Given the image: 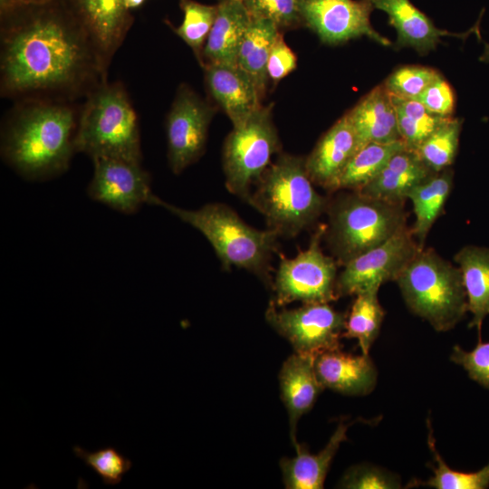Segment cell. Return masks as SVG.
I'll return each instance as SVG.
<instances>
[{"label": "cell", "instance_id": "e0dca14e", "mask_svg": "<svg viewBox=\"0 0 489 489\" xmlns=\"http://www.w3.org/2000/svg\"><path fill=\"white\" fill-rule=\"evenodd\" d=\"M207 91L233 127L243 124L261 107L252 79L238 66L209 63L203 66Z\"/></svg>", "mask_w": 489, "mask_h": 489}, {"label": "cell", "instance_id": "7c38bea8", "mask_svg": "<svg viewBox=\"0 0 489 489\" xmlns=\"http://www.w3.org/2000/svg\"><path fill=\"white\" fill-rule=\"evenodd\" d=\"M215 109L188 86L181 85L167 118L168 164L180 174L205 151L209 124Z\"/></svg>", "mask_w": 489, "mask_h": 489}, {"label": "cell", "instance_id": "6da1fadb", "mask_svg": "<svg viewBox=\"0 0 489 489\" xmlns=\"http://www.w3.org/2000/svg\"><path fill=\"white\" fill-rule=\"evenodd\" d=\"M1 85L9 95L77 92L104 80L92 46L63 0L2 13Z\"/></svg>", "mask_w": 489, "mask_h": 489}, {"label": "cell", "instance_id": "b9f144b4", "mask_svg": "<svg viewBox=\"0 0 489 489\" xmlns=\"http://www.w3.org/2000/svg\"><path fill=\"white\" fill-rule=\"evenodd\" d=\"M145 0H123L125 7L129 10L140 6Z\"/></svg>", "mask_w": 489, "mask_h": 489}, {"label": "cell", "instance_id": "277c9868", "mask_svg": "<svg viewBox=\"0 0 489 489\" xmlns=\"http://www.w3.org/2000/svg\"><path fill=\"white\" fill-rule=\"evenodd\" d=\"M247 201L279 236L294 237L327 209L306 169L305 158L283 153L265 170Z\"/></svg>", "mask_w": 489, "mask_h": 489}, {"label": "cell", "instance_id": "9c48e42d", "mask_svg": "<svg viewBox=\"0 0 489 489\" xmlns=\"http://www.w3.org/2000/svg\"><path fill=\"white\" fill-rule=\"evenodd\" d=\"M325 230L326 225H320L305 250L293 258H282L273 284L277 307L292 302L329 303L338 298V264L321 247Z\"/></svg>", "mask_w": 489, "mask_h": 489}, {"label": "cell", "instance_id": "83f0119b", "mask_svg": "<svg viewBox=\"0 0 489 489\" xmlns=\"http://www.w3.org/2000/svg\"><path fill=\"white\" fill-rule=\"evenodd\" d=\"M405 144L402 140L389 143L369 142L361 147L350 160L333 191H360L381 171L388 159Z\"/></svg>", "mask_w": 489, "mask_h": 489}, {"label": "cell", "instance_id": "d590c367", "mask_svg": "<svg viewBox=\"0 0 489 489\" xmlns=\"http://www.w3.org/2000/svg\"><path fill=\"white\" fill-rule=\"evenodd\" d=\"M439 74L429 67L407 65L396 69L383 85L391 95L416 100Z\"/></svg>", "mask_w": 489, "mask_h": 489}, {"label": "cell", "instance_id": "484cf974", "mask_svg": "<svg viewBox=\"0 0 489 489\" xmlns=\"http://www.w3.org/2000/svg\"><path fill=\"white\" fill-rule=\"evenodd\" d=\"M453 177L449 168L436 172L408 193V199L413 205L416 216L411 231L419 249L425 247L427 236L442 213L453 187Z\"/></svg>", "mask_w": 489, "mask_h": 489}, {"label": "cell", "instance_id": "ab89813d", "mask_svg": "<svg viewBox=\"0 0 489 489\" xmlns=\"http://www.w3.org/2000/svg\"><path fill=\"white\" fill-rule=\"evenodd\" d=\"M296 64L295 53L286 44L283 34L280 33L268 58L267 73L269 79L279 82L292 72L296 68Z\"/></svg>", "mask_w": 489, "mask_h": 489}, {"label": "cell", "instance_id": "52a82bcc", "mask_svg": "<svg viewBox=\"0 0 489 489\" xmlns=\"http://www.w3.org/2000/svg\"><path fill=\"white\" fill-rule=\"evenodd\" d=\"M75 150L96 158L141 162L136 111L120 83H101L83 107L74 139Z\"/></svg>", "mask_w": 489, "mask_h": 489}, {"label": "cell", "instance_id": "ffe728a7", "mask_svg": "<svg viewBox=\"0 0 489 489\" xmlns=\"http://www.w3.org/2000/svg\"><path fill=\"white\" fill-rule=\"evenodd\" d=\"M374 8L385 12L397 31L396 47H410L427 54L440 43L442 36L465 38L468 33L454 34L437 28L432 20L410 0H370Z\"/></svg>", "mask_w": 489, "mask_h": 489}, {"label": "cell", "instance_id": "8992f818", "mask_svg": "<svg viewBox=\"0 0 489 489\" xmlns=\"http://www.w3.org/2000/svg\"><path fill=\"white\" fill-rule=\"evenodd\" d=\"M324 237L337 264H346L407 227L404 204L351 191L328 204Z\"/></svg>", "mask_w": 489, "mask_h": 489}, {"label": "cell", "instance_id": "2e32d148", "mask_svg": "<svg viewBox=\"0 0 489 489\" xmlns=\"http://www.w3.org/2000/svg\"><path fill=\"white\" fill-rule=\"evenodd\" d=\"M360 149L355 129L345 113L305 158L306 169L313 184L333 192L344 168Z\"/></svg>", "mask_w": 489, "mask_h": 489}, {"label": "cell", "instance_id": "4dcf8cb0", "mask_svg": "<svg viewBox=\"0 0 489 489\" xmlns=\"http://www.w3.org/2000/svg\"><path fill=\"white\" fill-rule=\"evenodd\" d=\"M462 120L450 117L416 150L422 161L434 172L448 168L457 153Z\"/></svg>", "mask_w": 489, "mask_h": 489}, {"label": "cell", "instance_id": "30bf717a", "mask_svg": "<svg viewBox=\"0 0 489 489\" xmlns=\"http://www.w3.org/2000/svg\"><path fill=\"white\" fill-rule=\"evenodd\" d=\"M347 315L329 303H305L295 309H279L271 302L267 322L292 345L295 352L318 355L340 349Z\"/></svg>", "mask_w": 489, "mask_h": 489}, {"label": "cell", "instance_id": "74e56055", "mask_svg": "<svg viewBox=\"0 0 489 489\" xmlns=\"http://www.w3.org/2000/svg\"><path fill=\"white\" fill-rule=\"evenodd\" d=\"M450 360L462 366L470 379L489 389V341L480 340L471 351L454 346Z\"/></svg>", "mask_w": 489, "mask_h": 489}, {"label": "cell", "instance_id": "60d3db41", "mask_svg": "<svg viewBox=\"0 0 489 489\" xmlns=\"http://www.w3.org/2000/svg\"><path fill=\"white\" fill-rule=\"evenodd\" d=\"M53 1L56 0H0V11L2 14L21 7L46 5Z\"/></svg>", "mask_w": 489, "mask_h": 489}, {"label": "cell", "instance_id": "603a6c76", "mask_svg": "<svg viewBox=\"0 0 489 489\" xmlns=\"http://www.w3.org/2000/svg\"><path fill=\"white\" fill-rule=\"evenodd\" d=\"M360 148L369 142L401 140L391 95L383 84L375 87L347 112Z\"/></svg>", "mask_w": 489, "mask_h": 489}, {"label": "cell", "instance_id": "f546056e", "mask_svg": "<svg viewBox=\"0 0 489 489\" xmlns=\"http://www.w3.org/2000/svg\"><path fill=\"white\" fill-rule=\"evenodd\" d=\"M391 99L397 113L400 139L407 149L414 151L450 118L432 113L416 100L394 95H391Z\"/></svg>", "mask_w": 489, "mask_h": 489}, {"label": "cell", "instance_id": "7bdbcfd3", "mask_svg": "<svg viewBox=\"0 0 489 489\" xmlns=\"http://www.w3.org/2000/svg\"><path fill=\"white\" fill-rule=\"evenodd\" d=\"M479 60L484 62H489V43H484V49Z\"/></svg>", "mask_w": 489, "mask_h": 489}, {"label": "cell", "instance_id": "4316f807", "mask_svg": "<svg viewBox=\"0 0 489 489\" xmlns=\"http://www.w3.org/2000/svg\"><path fill=\"white\" fill-rule=\"evenodd\" d=\"M279 34V28L273 22L251 18L238 51L236 65L252 79L261 99L265 94L269 79L268 58Z\"/></svg>", "mask_w": 489, "mask_h": 489}, {"label": "cell", "instance_id": "44dd1931", "mask_svg": "<svg viewBox=\"0 0 489 489\" xmlns=\"http://www.w3.org/2000/svg\"><path fill=\"white\" fill-rule=\"evenodd\" d=\"M434 173L416 151L404 147L370 183L357 192L393 204H405L408 193Z\"/></svg>", "mask_w": 489, "mask_h": 489}, {"label": "cell", "instance_id": "d6a6232c", "mask_svg": "<svg viewBox=\"0 0 489 489\" xmlns=\"http://www.w3.org/2000/svg\"><path fill=\"white\" fill-rule=\"evenodd\" d=\"M428 422L427 443L436 466L425 484L436 489H485L489 487V463L475 473H464L451 469L440 456L436 447L431 425Z\"/></svg>", "mask_w": 489, "mask_h": 489}, {"label": "cell", "instance_id": "5bb4252c", "mask_svg": "<svg viewBox=\"0 0 489 489\" xmlns=\"http://www.w3.org/2000/svg\"><path fill=\"white\" fill-rule=\"evenodd\" d=\"M94 174L88 187L95 201L121 212L133 214L155 196L150 177L140 162L120 158H93Z\"/></svg>", "mask_w": 489, "mask_h": 489}, {"label": "cell", "instance_id": "d4e9b609", "mask_svg": "<svg viewBox=\"0 0 489 489\" xmlns=\"http://www.w3.org/2000/svg\"><path fill=\"white\" fill-rule=\"evenodd\" d=\"M461 270L468 311L473 319L469 327L481 331L484 319L489 315V248L466 245L454 256Z\"/></svg>", "mask_w": 489, "mask_h": 489}, {"label": "cell", "instance_id": "d6986e66", "mask_svg": "<svg viewBox=\"0 0 489 489\" xmlns=\"http://www.w3.org/2000/svg\"><path fill=\"white\" fill-rule=\"evenodd\" d=\"M314 360V355L295 352L283 362L280 370L281 398L287 409L292 444L297 442L299 419L311 410L324 389L318 379Z\"/></svg>", "mask_w": 489, "mask_h": 489}, {"label": "cell", "instance_id": "5b68a950", "mask_svg": "<svg viewBox=\"0 0 489 489\" xmlns=\"http://www.w3.org/2000/svg\"><path fill=\"white\" fill-rule=\"evenodd\" d=\"M395 282L409 310L436 331H450L468 312L460 268L432 248L419 249Z\"/></svg>", "mask_w": 489, "mask_h": 489}, {"label": "cell", "instance_id": "1f68e13d", "mask_svg": "<svg viewBox=\"0 0 489 489\" xmlns=\"http://www.w3.org/2000/svg\"><path fill=\"white\" fill-rule=\"evenodd\" d=\"M179 6L184 14L183 21L173 30L192 49L201 64L202 52L216 16L217 5L179 0Z\"/></svg>", "mask_w": 489, "mask_h": 489}, {"label": "cell", "instance_id": "836d02e7", "mask_svg": "<svg viewBox=\"0 0 489 489\" xmlns=\"http://www.w3.org/2000/svg\"><path fill=\"white\" fill-rule=\"evenodd\" d=\"M72 451L107 485L120 484L132 467L131 460L113 446H103L95 451L74 446Z\"/></svg>", "mask_w": 489, "mask_h": 489}, {"label": "cell", "instance_id": "8fae6325", "mask_svg": "<svg viewBox=\"0 0 489 489\" xmlns=\"http://www.w3.org/2000/svg\"><path fill=\"white\" fill-rule=\"evenodd\" d=\"M418 250L411 228H403L343 265L336 282L338 297L379 290L381 284L396 281Z\"/></svg>", "mask_w": 489, "mask_h": 489}, {"label": "cell", "instance_id": "7a4b0ae2", "mask_svg": "<svg viewBox=\"0 0 489 489\" xmlns=\"http://www.w3.org/2000/svg\"><path fill=\"white\" fill-rule=\"evenodd\" d=\"M74 120L73 110L65 105H29L14 116L5 132V159L30 178L62 172L75 150Z\"/></svg>", "mask_w": 489, "mask_h": 489}, {"label": "cell", "instance_id": "cb8c5ba5", "mask_svg": "<svg viewBox=\"0 0 489 489\" xmlns=\"http://www.w3.org/2000/svg\"><path fill=\"white\" fill-rule=\"evenodd\" d=\"M349 425L340 421L327 445L317 454H311L297 442L293 444L296 455L283 458L280 467L283 484L288 489H321L331 464L340 445L346 441Z\"/></svg>", "mask_w": 489, "mask_h": 489}, {"label": "cell", "instance_id": "8d00e7d4", "mask_svg": "<svg viewBox=\"0 0 489 489\" xmlns=\"http://www.w3.org/2000/svg\"><path fill=\"white\" fill-rule=\"evenodd\" d=\"M339 487L347 489L401 488L400 478L381 467L361 464L350 467L342 475Z\"/></svg>", "mask_w": 489, "mask_h": 489}, {"label": "cell", "instance_id": "7402d4cb", "mask_svg": "<svg viewBox=\"0 0 489 489\" xmlns=\"http://www.w3.org/2000/svg\"><path fill=\"white\" fill-rule=\"evenodd\" d=\"M251 22L243 1L222 0L202 52L201 66L209 63L236 65L237 54Z\"/></svg>", "mask_w": 489, "mask_h": 489}, {"label": "cell", "instance_id": "f35d334b", "mask_svg": "<svg viewBox=\"0 0 489 489\" xmlns=\"http://www.w3.org/2000/svg\"><path fill=\"white\" fill-rule=\"evenodd\" d=\"M416 101L434 114L452 117L455 97L451 85L439 74Z\"/></svg>", "mask_w": 489, "mask_h": 489}, {"label": "cell", "instance_id": "9a60e30c", "mask_svg": "<svg viewBox=\"0 0 489 489\" xmlns=\"http://www.w3.org/2000/svg\"><path fill=\"white\" fill-rule=\"evenodd\" d=\"M84 30L106 73L108 65L131 27L134 17L123 0H63Z\"/></svg>", "mask_w": 489, "mask_h": 489}, {"label": "cell", "instance_id": "3957f363", "mask_svg": "<svg viewBox=\"0 0 489 489\" xmlns=\"http://www.w3.org/2000/svg\"><path fill=\"white\" fill-rule=\"evenodd\" d=\"M150 205L167 209L202 233L224 268L244 269L266 284L271 283L270 260L277 251L279 237L273 230H259L250 226L231 207L221 203H210L189 210L154 196Z\"/></svg>", "mask_w": 489, "mask_h": 489}, {"label": "cell", "instance_id": "4fadbf2b", "mask_svg": "<svg viewBox=\"0 0 489 489\" xmlns=\"http://www.w3.org/2000/svg\"><path fill=\"white\" fill-rule=\"evenodd\" d=\"M374 9L370 0H302L303 25L312 29L324 43L339 44L367 36L390 46L392 43L371 25Z\"/></svg>", "mask_w": 489, "mask_h": 489}, {"label": "cell", "instance_id": "ac0fdd59", "mask_svg": "<svg viewBox=\"0 0 489 489\" xmlns=\"http://www.w3.org/2000/svg\"><path fill=\"white\" fill-rule=\"evenodd\" d=\"M314 366L322 387L343 395L364 396L377 385L378 372L369 355L328 350L315 356Z\"/></svg>", "mask_w": 489, "mask_h": 489}, {"label": "cell", "instance_id": "e575fe53", "mask_svg": "<svg viewBox=\"0 0 489 489\" xmlns=\"http://www.w3.org/2000/svg\"><path fill=\"white\" fill-rule=\"evenodd\" d=\"M251 18L266 19L279 30L303 25L302 0H243Z\"/></svg>", "mask_w": 489, "mask_h": 489}, {"label": "cell", "instance_id": "ee69618b", "mask_svg": "<svg viewBox=\"0 0 489 489\" xmlns=\"http://www.w3.org/2000/svg\"><path fill=\"white\" fill-rule=\"evenodd\" d=\"M238 1H243V0H238Z\"/></svg>", "mask_w": 489, "mask_h": 489}, {"label": "cell", "instance_id": "ba28073f", "mask_svg": "<svg viewBox=\"0 0 489 489\" xmlns=\"http://www.w3.org/2000/svg\"><path fill=\"white\" fill-rule=\"evenodd\" d=\"M272 109L273 104L261 105L247 120L233 128L224 143L225 187L245 202L251 187L260 180L280 149Z\"/></svg>", "mask_w": 489, "mask_h": 489}, {"label": "cell", "instance_id": "f1b7e54d", "mask_svg": "<svg viewBox=\"0 0 489 489\" xmlns=\"http://www.w3.org/2000/svg\"><path fill=\"white\" fill-rule=\"evenodd\" d=\"M378 292L379 290H370L355 294V300L346 317L342 337L356 339L364 355H369L385 316Z\"/></svg>", "mask_w": 489, "mask_h": 489}]
</instances>
